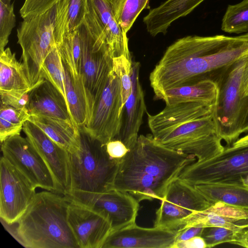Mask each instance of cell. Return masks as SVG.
<instances>
[{"label":"cell","instance_id":"cell-1","mask_svg":"<svg viewBox=\"0 0 248 248\" xmlns=\"http://www.w3.org/2000/svg\"><path fill=\"white\" fill-rule=\"evenodd\" d=\"M248 55V38L189 35L177 39L166 50L150 73L156 98L167 89L205 79L216 82L230 65Z\"/></svg>","mask_w":248,"mask_h":248},{"label":"cell","instance_id":"cell-2","mask_svg":"<svg viewBox=\"0 0 248 248\" xmlns=\"http://www.w3.org/2000/svg\"><path fill=\"white\" fill-rule=\"evenodd\" d=\"M196 157L166 147L152 134L140 135L119 160L113 189L129 193L140 202L164 197L170 183Z\"/></svg>","mask_w":248,"mask_h":248},{"label":"cell","instance_id":"cell-3","mask_svg":"<svg viewBox=\"0 0 248 248\" xmlns=\"http://www.w3.org/2000/svg\"><path fill=\"white\" fill-rule=\"evenodd\" d=\"M216 107L199 102L166 105L155 115L147 113L148 126L154 138L163 146L204 161L225 148Z\"/></svg>","mask_w":248,"mask_h":248},{"label":"cell","instance_id":"cell-4","mask_svg":"<svg viewBox=\"0 0 248 248\" xmlns=\"http://www.w3.org/2000/svg\"><path fill=\"white\" fill-rule=\"evenodd\" d=\"M69 201L62 194L36 193L16 222L0 221L5 229L26 248H79L67 221Z\"/></svg>","mask_w":248,"mask_h":248},{"label":"cell","instance_id":"cell-5","mask_svg":"<svg viewBox=\"0 0 248 248\" xmlns=\"http://www.w3.org/2000/svg\"><path fill=\"white\" fill-rule=\"evenodd\" d=\"M80 134L79 148L69 153L70 191L103 193L113 190L119 160L109 156L106 145L81 129Z\"/></svg>","mask_w":248,"mask_h":248},{"label":"cell","instance_id":"cell-6","mask_svg":"<svg viewBox=\"0 0 248 248\" xmlns=\"http://www.w3.org/2000/svg\"><path fill=\"white\" fill-rule=\"evenodd\" d=\"M248 58V55L228 66L216 82L219 88L216 114L221 137L229 146L244 133L248 122V102L242 93Z\"/></svg>","mask_w":248,"mask_h":248},{"label":"cell","instance_id":"cell-7","mask_svg":"<svg viewBox=\"0 0 248 248\" xmlns=\"http://www.w3.org/2000/svg\"><path fill=\"white\" fill-rule=\"evenodd\" d=\"M79 30L81 47V82L89 120L94 103L112 70L113 57L105 38L88 17L86 16Z\"/></svg>","mask_w":248,"mask_h":248},{"label":"cell","instance_id":"cell-8","mask_svg":"<svg viewBox=\"0 0 248 248\" xmlns=\"http://www.w3.org/2000/svg\"><path fill=\"white\" fill-rule=\"evenodd\" d=\"M55 10L54 5L43 14L24 18L17 29L22 64L33 88L45 80L41 75L42 65L57 46L54 33Z\"/></svg>","mask_w":248,"mask_h":248},{"label":"cell","instance_id":"cell-9","mask_svg":"<svg viewBox=\"0 0 248 248\" xmlns=\"http://www.w3.org/2000/svg\"><path fill=\"white\" fill-rule=\"evenodd\" d=\"M248 175V147L229 146L210 159L186 166L178 178L191 185L243 183Z\"/></svg>","mask_w":248,"mask_h":248},{"label":"cell","instance_id":"cell-10","mask_svg":"<svg viewBox=\"0 0 248 248\" xmlns=\"http://www.w3.org/2000/svg\"><path fill=\"white\" fill-rule=\"evenodd\" d=\"M122 108L120 79L112 69L104 88L94 103L89 119L80 129L106 145L114 140L119 133Z\"/></svg>","mask_w":248,"mask_h":248},{"label":"cell","instance_id":"cell-11","mask_svg":"<svg viewBox=\"0 0 248 248\" xmlns=\"http://www.w3.org/2000/svg\"><path fill=\"white\" fill-rule=\"evenodd\" d=\"M65 196L103 215L110 223L111 232L136 223L139 202L128 193L115 189L103 193L71 191Z\"/></svg>","mask_w":248,"mask_h":248},{"label":"cell","instance_id":"cell-12","mask_svg":"<svg viewBox=\"0 0 248 248\" xmlns=\"http://www.w3.org/2000/svg\"><path fill=\"white\" fill-rule=\"evenodd\" d=\"M30 181L2 155L0 161V220L17 221L36 194Z\"/></svg>","mask_w":248,"mask_h":248},{"label":"cell","instance_id":"cell-13","mask_svg":"<svg viewBox=\"0 0 248 248\" xmlns=\"http://www.w3.org/2000/svg\"><path fill=\"white\" fill-rule=\"evenodd\" d=\"M161 201L154 227L171 230H177L179 223L193 213L204 210L213 204L194 186L178 178L170 183Z\"/></svg>","mask_w":248,"mask_h":248},{"label":"cell","instance_id":"cell-14","mask_svg":"<svg viewBox=\"0 0 248 248\" xmlns=\"http://www.w3.org/2000/svg\"><path fill=\"white\" fill-rule=\"evenodd\" d=\"M2 156L21 172L36 188L59 193L46 163L27 138L11 136L1 143Z\"/></svg>","mask_w":248,"mask_h":248},{"label":"cell","instance_id":"cell-15","mask_svg":"<svg viewBox=\"0 0 248 248\" xmlns=\"http://www.w3.org/2000/svg\"><path fill=\"white\" fill-rule=\"evenodd\" d=\"M26 138L42 157L56 183L59 194L65 195L71 190L69 152L49 138L30 121L23 129Z\"/></svg>","mask_w":248,"mask_h":248},{"label":"cell","instance_id":"cell-16","mask_svg":"<svg viewBox=\"0 0 248 248\" xmlns=\"http://www.w3.org/2000/svg\"><path fill=\"white\" fill-rule=\"evenodd\" d=\"M69 201L67 221L79 248H102L111 232L108 219L93 208Z\"/></svg>","mask_w":248,"mask_h":248},{"label":"cell","instance_id":"cell-17","mask_svg":"<svg viewBox=\"0 0 248 248\" xmlns=\"http://www.w3.org/2000/svg\"><path fill=\"white\" fill-rule=\"evenodd\" d=\"M31 87L22 63L9 47L0 53V103L17 108L27 107Z\"/></svg>","mask_w":248,"mask_h":248},{"label":"cell","instance_id":"cell-18","mask_svg":"<svg viewBox=\"0 0 248 248\" xmlns=\"http://www.w3.org/2000/svg\"><path fill=\"white\" fill-rule=\"evenodd\" d=\"M177 230L141 227L136 223L111 232L102 248H171Z\"/></svg>","mask_w":248,"mask_h":248},{"label":"cell","instance_id":"cell-19","mask_svg":"<svg viewBox=\"0 0 248 248\" xmlns=\"http://www.w3.org/2000/svg\"><path fill=\"white\" fill-rule=\"evenodd\" d=\"M140 67L139 62H132V91L122 108L120 129L114 139L122 141L129 150L138 140L139 131L146 110L144 94L139 78Z\"/></svg>","mask_w":248,"mask_h":248},{"label":"cell","instance_id":"cell-20","mask_svg":"<svg viewBox=\"0 0 248 248\" xmlns=\"http://www.w3.org/2000/svg\"><path fill=\"white\" fill-rule=\"evenodd\" d=\"M88 14L105 38L113 58L124 56L130 61L128 38L116 21L111 0H88Z\"/></svg>","mask_w":248,"mask_h":248},{"label":"cell","instance_id":"cell-21","mask_svg":"<svg viewBox=\"0 0 248 248\" xmlns=\"http://www.w3.org/2000/svg\"><path fill=\"white\" fill-rule=\"evenodd\" d=\"M27 108L30 115L48 116L75 124L64 97L46 79L30 93Z\"/></svg>","mask_w":248,"mask_h":248},{"label":"cell","instance_id":"cell-22","mask_svg":"<svg viewBox=\"0 0 248 248\" xmlns=\"http://www.w3.org/2000/svg\"><path fill=\"white\" fill-rule=\"evenodd\" d=\"M218 84L205 79L196 83L170 88L163 92L156 99L163 100L166 105L185 102H199L217 105Z\"/></svg>","mask_w":248,"mask_h":248},{"label":"cell","instance_id":"cell-23","mask_svg":"<svg viewBox=\"0 0 248 248\" xmlns=\"http://www.w3.org/2000/svg\"><path fill=\"white\" fill-rule=\"evenodd\" d=\"M69 153L79 148L80 129L74 124L50 117L31 115L29 120Z\"/></svg>","mask_w":248,"mask_h":248},{"label":"cell","instance_id":"cell-24","mask_svg":"<svg viewBox=\"0 0 248 248\" xmlns=\"http://www.w3.org/2000/svg\"><path fill=\"white\" fill-rule=\"evenodd\" d=\"M193 186L212 204L219 202L248 209V186L243 183L202 184Z\"/></svg>","mask_w":248,"mask_h":248},{"label":"cell","instance_id":"cell-25","mask_svg":"<svg viewBox=\"0 0 248 248\" xmlns=\"http://www.w3.org/2000/svg\"><path fill=\"white\" fill-rule=\"evenodd\" d=\"M238 220L224 217L215 210L211 205L208 208L193 213L177 225V230L189 227H220L234 230H242L248 228V223L236 224Z\"/></svg>","mask_w":248,"mask_h":248},{"label":"cell","instance_id":"cell-26","mask_svg":"<svg viewBox=\"0 0 248 248\" xmlns=\"http://www.w3.org/2000/svg\"><path fill=\"white\" fill-rule=\"evenodd\" d=\"M58 47L62 61L72 77L82 86L81 78V47L79 29L65 35Z\"/></svg>","mask_w":248,"mask_h":248},{"label":"cell","instance_id":"cell-27","mask_svg":"<svg viewBox=\"0 0 248 248\" xmlns=\"http://www.w3.org/2000/svg\"><path fill=\"white\" fill-rule=\"evenodd\" d=\"M30 116L27 107L17 108L0 103V140L1 143L11 136L20 135L24 123L29 120Z\"/></svg>","mask_w":248,"mask_h":248},{"label":"cell","instance_id":"cell-28","mask_svg":"<svg viewBox=\"0 0 248 248\" xmlns=\"http://www.w3.org/2000/svg\"><path fill=\"white\" fill-rule=\"evenodd\" d=\"M115 18L123 31L127 32L137 18L149 6L150 0H111Z\"/></svg>","mask_w":248,"mask_h":248},{"label":"cell","instance_id":"cell-29","mask_svg":"<svg viewBox=\"0 0 248 248\" xmlns=\"http://www.w3.org/2000/svg\"><path fill=\"white\" fill-rule=\"evenodd\" d=\"M41 75L54 86L67 102L65 68L58 46L53 49L45 60L41 68Z\"/></svg>","mask_w":248,"mask_h":248},{"label":"cell","instance_id":"cell-30","mask_svg":"<svg viewBox=\"0 0 248 248\" xmlns=\"http://www.w3.org/2000/svg\"><path fill=\"white\" fill-rule=\"evenodd\" d=\"M221 29L229 33L248 32V0L228 6L222 19Z\"/></svg>","mask_w":248,"mask_h":248},{"label":"cell","instance_id":"cell-31","mask_svg":"<svg viewBox=\"0 0 248 248\" xmlns=\"http://www.w3.org/2000/svg\"><path fill=\"white\" fill-rule=\"evenodd\" d=\"M16 22L11 0H0V53L5 49Z\"/></svg>","mask_w":248,"mask_h":248},{"label":"cell","instance_id":"cell-32","mask_svg":"<svg viewBox=\"0 0 248 248\" xmlns=\"http://www.w3.org/2000/svg\"><path fill=\"white\" fill-rule=\"evenodd\" d=\"M132 61L124 56L113 58L112 69L117 74L121 81L123 107L132 91Z\"/></svg>","mask_w":248,"mask_h":248},{"label":"cell","instance_id":"cell-33","mask_svg":"<svg viewBox=\"0 0 248 248\" xmlns=\"http://www.w3.org/2000/svg\"><path fill=\"white\" fill-rule=\"evenodd\" d=\"M242 230L220 227H206L204 228L201 236L204 240L206 248H212L224 243L233 244Z\"/></svg>","mask_w":248,"mask_h":248},{"label":"cell","instance_id":"cell-34","mask_svg":"<svg viewBox=\"0 0 248 248\" xmlns=\"http://www.w3.org/2000/svg\"><path fill=\"white\" fill-rule=\"evenodd\" d=\"M88 12V0H69L67 25L69 33L79 28Z\"/></svg>","mask_w":248,"mask_h":248},{"label":"cell","instance_id":"cell-35","mask_svg":"<svg viewBox=\"0 0 248 248\" xmlns=\"http://www.w3.org/2000/svg\"><path fill=\"white\" fill-rule=\"evenodd\" d=\"M69 0H58L55 4L54 33L57 46L63 37L69 33L67 25V11Z\"/></svg>","mask_w":248,"mask_h":248},{"label":"cell","instance_id":"cell-36","mask_svg":"<svg viewBox=\"0 0 248 248\" xmlns=\"http://www.w3.org/2000/svg\"><path fill=\"white\" fill-rule=\"evenodd\" d=\"M58 0H25L19 10L24 19L39 15L52 7Z\"/></svg>","mask_w":248,"mask_h":248},{"label":"cell","instance_id":"cell-37","mask_svg":"<svg viewBox=\"0 0 248 248\" xmlns=\"http://www.w3.org/2000/svg\"><path fill=\"white\" fill-rule=\"evenodd\" d=\"M107 152L110 157L120 160L124 157L129 149L121 140H113L106 144Z\"/></svg>","mask_w":248,"mask_h":248},{"label":"cell","instance_id":"cell-38","mask_svg":"<svg viewBox=\"0 0 248 248\" xmlns=\"http://www.w3.org/2000/svg\"><path fill=\"white\" fill-rule=\"evenodd\" d=\"M203 229V227H189L178 230L175 242L186 241L195 236H201Z\"/></svg>","mask_w":248,"mask_h":248},{"label":"cell","instance_id":"cell-39","mask_svg":"<svg viewBox=\"0 0 248 248\" xmlns=\"http://www.w3.org/2000/svg\"><path fill=\"white\" fill-rule=\"evenodd\" d=\"M206 245L203 238L195 236L186 241L175 242L171 248H205Z\"/></svg>","mask_w":248,"mask_h":248},{"label":"cell","instance_id":"cell-40","mask_svg":"<svg viewBox=\"0 0 248 248\" xmlns=\"http://www.w3.org/2000/svg\"><path fill=\"white\" fill-rule=\"evenodd\" d=\"M234 245L248 248V231L244 229L241 231L234 243Z\"/></svg>","mask_w":248,"mask_h":248},{"label":"cell","instance_id":"cell-41","mask_svg":"<svg viewBox=\"0 0 248 248\" xmlns=\"http://www.w3.org/2000/svg\"><path fill=\"white\" fill-rule=\"evenodd\" d=\"M245 136L239 138L231 146L234 148L248 147V132Z\"/></svg>","mask_w":248,"mask_h":248},{"label":"cell","instance_id":"cell-42","mask_svg":"<svg viewBox=\"0 0 248 248\" xmlns=\"http://www.w3.org/2000/svg\"><path fill=\"white\" fill-rule=\"evenodd\" d=\"M243 98L248 102V83L242 91Z\"/></svg>","mask_w":248,"mask_h":248},{"label":"cell","instance_id":"cell-43","mask_svg":"<svg viewBox=\"0 0 248 248\" xmlns=\"http://www.w3.org/2000/svg\"><path fill=\"white\" fill-rule=\"evenodd\" d=\"M247 132H248V122L244 129V133H247Z\"/></svg>","mask_w":248,"mask_h":248},{"label":"cell","instance_id":"cell-44","mask_svg":"<svg viewBox=\"0 0 248 248\" xmlns=\"http://www.w3.org/2000/svg\"><path fill=\"white\" fill-rule=\"evenodd\" d=\"M243 35L246 37H247L248 38V32L246 33L245 34H243Z\"/></svg>","mask_w":248,"mask_h":248},{"label":"cell","instance_id":"cell-45","mask_svg":"<svg viewBox=\"0 0 248 248\" xmlns=\"http://www.w3.org/2000/svg\"></svg>","mask_w":248,"mask_h":248}]
</instances>
